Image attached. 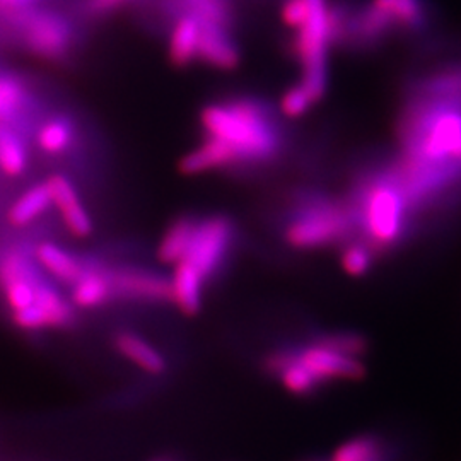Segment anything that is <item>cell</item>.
<instances>
[{"instance_id": "obj_11", "label": "cell", "mask_w": 461, "mask_h": 461, "mask_svg": "<svg viewBox=\"0 0 461 461\" xmlns=\"http://www.w3.org/2000/svg\"><path fill=\"white\" fill-rule=\"evenodd\" d=\"M265 369L277 376L282 386L293 395H312L320 386L313 375L297 361L293 348H282L267 356Z\"/></svg>"}, {"instance_id": "obj_2", "label": "cell", "mask_w": 461, "mask_h": 461, "mask_svg": "<svg viewBox=\"0 0 461 461\" xmlns=\"http://www.w3.org/2000/svg\"><path fill=\"white\" fill-rule=\"evenodd\" d=\"M207 139L217 140L240 166L268 165L282 149L272 110L257 98H232L207 104L200 113Z\"/></svg>"}, {"instance_id": "obj_17", "label": "cell", "mask_w": 461, "mask_h": 461, "mask_svg": "<svg viewBox=\"0 0 461 461\" xmlns=\"http://www.w3.org/2000/svg\"><path fill=\"white\" fill-rule=\"evenodd\" d=\"M115 294L108 272L84 270L81 277L74 282L72 301L81 308H98Z\"/></svg>"}, {"instance_id": "obj_21", "label": "cell", "mask_w": 461, "mask_h": 461, "mask_svg": "<svg viewBox=\"0 0 461 461\" xmlns=\"http://www.w3.org/2000/svg\"><path fill=\"white\" fill-rule=\"evenodd\" d=\"M183 14L195 17L200 26H215L232 32V0H180Z\"/></svg>"}, {"instance_id": "obj_7", "label": "cell", "mask_w": 461, "mask_h": 461, "mask_svg": "<svg viewBox=\"0 0 461 461\" xmlns=\"http://www.w3.org/2000/svg\"><path fill=\"white\" fill-rule=\"evenodd\" d=\"M19 28L26 47L43 59H60L70 45V26L57 13L28 11L21 14Z\"/></svg>"}, {"instance_id": "obj_6", "label": "cell", "mask_w": 461, "mask_h": 461, "mask_svg": "<svg viewBox=\"0 0 461 461\" xmlns=\"http://www.w3.org/2000/svg\"><path fill=\"white\" fill-rule=\"evenodd\" d=\"M234 243V226L226 215H211L197 221L192 245L182 262L192 265L205 280L214 277L230 258Z\"/></svg>"}, {"instance_id": "obj_3", "label": "cell", "mask_w": 461, "mask_h": 461, "mask_svg": "<svg viewBox=\"0 0 461 461\" xmlns=\"http://www.w3.org/2000/svg\"><path fill=\"white\" fill-rule=\"evenodd\" d=\"M407 197L395 171L388 169L364 180L357 190L354 207V226L363 232V240L376 249L395 247L403 238L411 217Z\"/></svg>"}, {"instance_id": "obj_5", "label": "cell", "mask_w": 461, "mask_h": 461, "mask_svg": "<svg viewBox=\"0 0 461 461\" xmlns=\"http://www.w3.org/2000/svg\"><path fill=\"white\" fill-rule=\"evenodd\" d=\"M294 32L293 53L303 68L301 86L316 103L325 96L329 81V49L333 43V21L329 0H314L310 17Z\"/></svg>"}, {"instance_id": "obj_9", "label": "cell", "mask_w": 461, "mask_h": 461, "mask_svg": "<svg viewBox=\"0 0 461 461\" xmlns=\"http://www.w3.org/2000/svg\"><path fill=\"white\" fill-rule=\"evenodd\" d=\"M45 183L49 186L51 203L62 215L67 230L76 238H87L93 232V221L76 186L64 175H51Z\"/></svg>"}, {"instance_id": "obj_22", "label": "cell", "mask_w": 461, "mask_h": 461, "mask_svg": "<svg viewBox=\"0 0 461 461\" xmlns=\"http://www.w3.org/2000/svg\"><path fill=\"white\" fill-rule=\"evenodd\" d=\"M323 461H386V449L378 438L359 436L339 446Z\"/></svg>"}, {"instance_id": "obj_16", "label": "cell", "mask_w": 461, "mask_h": 461, "mask_svg": "<svg viewBox=\"0 0 461 461\" xmlns=\"http://www.w3.org/2000/svg\"><path fill=\"white\" fill-rule=\"evenodd\" d=\"M197 230V221L192 217L176 219L167 230H166L159 247H158V258L163 264H180L188 253V248L192 245L194 234Z\"/></svg>"}, {"instance_id": "obj_14", "label": "cell", "mask_w": 461, "mask_h": 461, "mask_svg": "<svg viewBox=\"0 0 461 461\" xmlns=\"http://www.w3.org/2000/svg\"><path fill=\"white\" fill-rule=\"evenodd\" d=\"M116 350L149 375H163L167 367L165 356L148 340L132 331H120L115 337Z\"/></svg>"}, {"instance_id": "obj_26", "label": "cell", "mask_w": 461, "mask_h": 461, "mask_svg": "<svg viewBox=\"0 0 461 461\" xmlns=\"http://www.w3.org/2000/svg\"><path fill=\"white\" fill-rule=\"evenodd\" d=\"M24 99V87L11 76H0V122L16 115Z\"/></svg>"}, {"instance_id": "obj_23", "label": "cell", "mask_w": 461, "mask_h": 461, "mask_svg": "<svg viewBox=\"0 0 461 461\" xmlns=\"http://www.w3.org/2000/svg\"><path fill=\"white\" fill-rule=\"evenodd\" d=\"M72 139H74L72 123L62 116L51 118L36 133L38 148L50 156L64 154L67 149L70 148Z\"/></svg>"}, {"instance_id": "obj_24", "label": "cell", "mask_w": 461, "mask_h": 461, "mask_svg": "<svg viewBox=\"0 0 461 461\" xmlns=\"http://www.w3.org/2000/svg\"><path fill=\"white\" fill-rule=\"evenodd\" d=\"M28 152L23 140L11 131H0V169L7 176H19L26 171Z\"/></svg>"}, {"instance_id": "obj_30", "label": "cell", "mask_w": 461, "mask_h": 461, "mask_svg": "<svg viewBox=\"0 0 461 461\" xmlns=\"http://www.w3.org/2000/svg\"><path fill=\"white\" fill-rule=\"evenodd\" d=\"M152 461H175V460H171V458H156V460H152Z\"/></svg>"}, {"instance_id": "obj_29", "label": "cell", "mask_w": 461, "mask_h": 461, "mask_svg": "<svg viewBox=\"0 0 461 461\" xmlns=\"http://www.w3.org/2000/svg\"><path fill=\"white\" fill-rule=\"evenodd\" d=\"M30 0H0V9H7V11H19L23 7L28 5Z\"/></svg>"}, {"instance_id": "obj_1", "label": "cell", "mask_w": 461, "mask_h": 461, "mask_svg": "<svg viewBox=\"0 0 461 461\" xmlns=\"http://www.w3.org/2000/svg\"><path fill=\"white\" fill-rule=\"evenodd\" d=\"M402 158L395 171L412 205L461 182V67L426 79L400 123Z\"/></svg>"}, {"instance_id": "obj_27", "label": "cell", "mask_w": 461, "mask_h": 461, "mask_svg": "<svg viewBox=\"0 0 461 461\" xmlns=\"http://www.w3.org/2000/svg\"><path fill=\"white\" fill-rule=\"evenodd\" d=\"M313 104L314 101L310 96V93L301 84H297L289 87L280 98V112L289 118H299L304 115Z\"/></svg>"}, {"instance_id": "obj_4", "label": "cell", "mask_w": 461, "mask_h": 461, "mask_svg": "<svg viewBox=\"0 0 461 461\" xmlns=\"http://www.w3.org/2000/svg\"><path fill=\"white\" fill-rule=\"evenodd\" d=\"M352 228L350 207L329 198H308L287 219L284 240L296 249H318L346 240Z\"/></svg>"}, {"instance_id": "obj_18", "label": "cell", "mask_w": 461, "mask_h": 461, "mask_svg": "<svg viewBox=\"0 0 461 461\" xmlns=\"http://www.w3.org/2000/svg\"><path fill=\"white\" fill-rule=\"evenodd\" d=\"M383 16L390 21L393 30H419L426 21V7L422 0H373Z\"/></svg>"}, {"instance_id": "obj_19", "label": "cell", "mask_w": 461, "mask_h": 461, "mask_svg": "<svg viewBox=\"0 0 461 461\" xmlns=\"http://www.w3.org/2000/svg\"><path fill=\"white\" fill-rule=\"evenodd\" d=\"M51 195H50L47 183L34 185L30 190H26L21 197L13 203V207L7 212V219L13 226L24 228L34 222L40 215L45 214L50 209Z\"/></svg>"}, {"instance_id": "obj_8", "label": "cell", "mask_w": 461, "mask_h": 461, "mask_svg": "<svg viewBox=\"0 0 461 461\" xmlns=\"http://www.w3.org/2000/svg\"><path fill=\"white\" fill-rule=\"evenodd\" d=\"M293 350L297 361L313 375L320 384L327 381L357 379L364 375V364L359 357L335 348L323 337Z\"/></svg>"}, {"instance_id": "obj_15", "label": "cell", "mask_w": 461, "mask_h": 461, "mask_svg": "<svg viewBox=\"0 0 461 461\" xmlns=\"http://www.w3.org/2000/svg\"><path fill=\"white\" fill-rule=\"evenodd\" d=\"M198 41H200V23L190 14H182L175 21L169 43H167V55L175 67L190 66L198 53Z\"/></svg>"}, {"instance_id": "obj_13", "label": "cell", "mask_w": 461, "mask_h": 461, "mask_svg": "<svg viewBox=\"0 0 461 461\" xmlns=\"http://www.w3.org/2000/svg\"><path fill=\"white\" fill-rule=\"evenodd\" d=\"M203 279L192 265H175L173 277L169 279V301L180 308V312L188 316L197 314L202 308V294H203Z\"/></svg>"}, {"instance_id": "obj_12", "label": "cell", "mask_w": 461, "mask_h": 461, "mask_svg": "<svg viewBox=\"0 0 461 461\" xmlns=\"http://www.w3.org/2000/svg\"><path fill=\"white\" fill-rule=\"evenodd\" d=\"M197 59L219 70H232L240 66L241 53L230 30L200 26Z\"/></svg>"}, {"instance_id": "obj_25", "label": "cell", "mask_w": 461, "mask_h": 461, "mask_svg": "<svg viewBox=\"0 0 461 461\" xmlns=\"http://www.w3.org/2000/svg\"><path fill=\"white\" fill-rule=\"evenodd\" d=\"M373 258H375V249L369 247L364 240H361V241L348 243L342 249L340 264H342L346 274L352 277H359V276L367 274V270L373 265Z\"/></svg>"}, {"instance_id": "obj_10", "label": "cell", "mask_w": 461, "mask_h": 461, "mask_svg": "<svg viewBox=\"0 0 461 461\" xmlns=\"http://www.w3.org/2000/svg\"><path fill=\"white\" fill-rule=\"evenodd\" d=\"M115 294L139 301H169V279L140 268L108 272Z\"/></svg>"}, {"instance_id": "obj_28", "label": "cell", "mask_w": 461, "mask_h": 461, "mask_svg": "<svg viewBox=\"0 0 461 461\" xmlns=\"http://www.w3.org/2000/svg\"><path fill=\"white\" fill-rule=\"evenodd\" d=\"M125 2H129V0H87V9L95 14H103V13L115 11Z\"/></svg>"}, {"instance_id": "obj_31", "label": "cell", "mask_w": 461, "mask_h": 461, "mask_svg": "<svg viewBox=\"0 0 461 461\" xmlns=\"http://www.w3.org/2000/svg\"><path fill=\"white\" fill-rule=\"evenodd\" d=\"M303 461H323L321 458H308V460H303Z\"/></svg>"}, {"instance_id": "obj_20", "label": "cell", "mask_w": 461, "mask_h": 461, "mask_svg": "<svg viewBox=\"0 0 461 461\" xmlns=\"http://www.w3.org/2000/svg\"><path fill=\"white\" fill-rule=\"evenodd\" d=\"M36 260L55 279L62 282L74 284L84 272L83 265L76 257L53 243H41L36 248Z\"/></svg>"}]
</instances>
